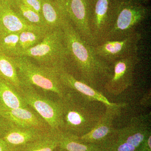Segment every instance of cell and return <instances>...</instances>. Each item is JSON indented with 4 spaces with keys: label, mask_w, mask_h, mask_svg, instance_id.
Instances as JSON below:
<instances>
[{
    "label": "cell",
    "mask_w": 151,
    "mask_h": 151,
    "mask_svg": "<svg viewBox=\"0 0 151 151\" xmlns=\"http://www.w3.org/2000/svg\"><path fill=\"white\" fill-rule=\"evenodd\" d=\"M62 29L69 55L70 73L77 80L103 92L105 83L112 73L111 64L95 55L92 45L84 40L68 18Z\"/></svg>",
    "instance_id": "1"
},
{
    "label": "cell",
    "mask_w": 151,
    "mask_h": 151,
    "mask_svg": "<svg viewBox=\"0 0 151 151\" xmlns=\"http://www.w3.org/2000/svg\"><path fill=\"white\" fill-rule=\"evenodd\" d=\"M62 111V131L81 137L97 125L106 111L105 104L69 89L59 98Z\"/></svg>",
    "instance_id": "2"
},
{
    "label": "cell",
    "mask_w": 151,
    "mask_h": 151,
    "mask_svg": "<svg viewBox=\"0 0 151 151\" xmlns=\"http://www.w3.org/2000/svg\"><path fill=\"white\" fill-rule=\"evenodd\" d=\"M111 4L114 23L105 40L127 37L150 15V8L144 0H111Z\"/></svg>",
    "instance_id": "3"
},
{
    "label": "cell",
    "mask_w": 151,
    "mask_h": 151,
    "mask_svg": "<svg viewBox=\"0 0 151 151\" xmlns=\"http://www.w3.org/2000/svg\"><path fill=\"white\" fill-rule=\"evenodd\" d=\"M19 56L32 58L40 66L67 70L69 55L62 29L49 31L41 42Z\"/></svg>",
    "instance_id": "4"
},
{
    "label": "cell",
    "mask_w": 151,
    "mask_h": 151,
    "mask_svg": "<svg viewBox=\"0 0 151 151\" xmlns=\"http://www.w3.org/2000/svg\"><path fill=\"white\" fill-rule=\"evenodd\" d=\"M14 58L23 86H36L44 91L54 93L59 98L63 97L68 91L69 89L64 86L60 78L61 70L36 65L27 57Z\"/></svg>",
    "instance_id": "5"
},
{
    "label": "cell",
    "mask_w": 151,
    "mask_h": 151,
    "mask_svg": "<svg viewBox=\"0 0 151 151\" xmlns=\"http://www.w3.org/2000/svg\"><path fill=\"white\" fill-rule=\"evenodd\" d=\"M151 134V113L133 117L127 126L118 129L116 142L107 151H138Z\"/></svg>",
    "instance_id": "6"
},
{
    "label": "cell",
    "mask_w": 151,
    "mask_h": 151,
    "mask_svg": "<svg viewBox=\"0 0 151 151\" xmlns=\"http://www.w3.org/2000/svg\"><path fill=\"white\" fill-rule=\"evenodd\" d=\"M19 93L27 104L47 123L50 129L61 130L62 111L58 98L55 101L48 99L30 86L23 85Z\"/></svg>",
    "instance_id": "7"
},
{
    "label": "cell",
    "mask_w": 151,
    "mask_h": 151,
    "mask_svg": "<svg viewBox=\"0 0 151 151\" xmlns=\"http://www.w3.org/2000/svg\"><path fill=\"white\" fill-rule=\"evenodd\" d=\"M142 38V34L137 31L124 38L105 40L92 45V48L97 57L111 64L118 60L138 54V44Z\"/></svg>",
    "instance_id": "8"
},
{
    "label": "cell",
    "mask_w": 151,
    "mask_h": 151,
    "mask_svg": "<svg viewBox=\"0 0 151 151\" xmlns=\"http://www.w3.org/2000/svg\"><path fill=\"white\" fill-rule=\"evenodd\" d=\"M139 60L137 54L112 63V73L104 86L103 93L117 96L132 86Z\"/></svg>",
    "instance_id": "9"
},
{
    "label": "cell",
    "mask_w": 151,
    "mask_h": 151,
    "mask_svg": "<svg viewBox=\"0 0 151 151\" xmlns=\"http://www.w3.org/2000/svg\"><path fill=\"white\" fill-rule=\"evenodd\" d=\"M114 23L111 0H90L89 26L92 45L105 40Z\"/></svg>",
    "instance_id": "10"
},
{
    "label": "cell",
    "mask_w": 151,
    "mask_h": 151,
    "mask_svg": "<svg viewBox=\"0 0 151 151\" xmlns=\"http://www.w3.org/2000/svg\"><path fill=\"white\" fill-rule=\"evenodd\" d=\"M121 109L106 107V111L99 122L89 133L79 137L82 142L99 146L107 151L114 145L118 137V129L113 122L119 115Z\"/></svg>",
    "instance_id": "11"
},
{
    "label": "cell",
    "mask_w": 151,
    "mask_h": 151,
    "mask_svg": "<svg viewBox=\"0 0 151 151\" xmlns=\"http://www.w3.org/2000/svg\"><path fill=\"white\" fill-rule=\"evenodd\" d=\"M90 0H61L68 18L84 40L92 45L89 26Z\"/></svg>",
    "instance_id": "12"
},
{
    "label": "cell",
    "mask_w": 151,
    "mask_h": 151,
    "mask_svg": "<svg viewBox=\"0 0 151 151\" xmlns=\"http://www.w3.org/2000/svg\"><path fill=\"white\" fill-rule=\"evenodd\" d=\"M0 113L16 127L45 131L51 130L45 121L29 106L25 108L9 109L1 103Z\"/></svg>",
    "instance_id": "13"
},
{
    "label": "cell",
    "mask_w": 151,
    "mask_h": 151,
    "mask_svg": "<svg viewBox=\"0 0 151 151\" xmlns=\"http://www.w3.org/2000/svg\"><path fill=\"white\" fill-rule=\"evenodd\" d=\"M59 76L63 84L67 89H72L105 104L106 107L122 109L127 106L125 103H116L110 102L103 92L94 89L87 84L77 80L65 69L60 71Z\"/></svg>",
    "instance_id": "14"
},
{
    "label": "cell",
    "mask_w": 151,
    "mask_h": 151,
    "mask_svg": "<svg viewBox=\"0 0 151 151\" xmlns=\"http://www.w3.org/2000/svg\"><path fill=\"white\" fill-rule=\"evenodd\" d=\"M38 28H42L30 24L11 6L0 2V34L19 33L25 30Z\"/></svg>",
    "instance_id": "15"
},
{
    "label": "cell",
    "mask_w": 151,
    "mask_h": 151,
    "mask_svg": "<svg viewBox=\"0 0 151 151\" xmlns=\"http://www.w3.org/2000/svg\"><path fill=\"white\" fill-rule=\"evenodd\" d=\"M42 16L48 31L62 28L68 18L61 0H42Z\"/></svg>",
    "instance_id": "16"
},
{
    "label": "cell",
    "mask_w": 151,
    "mask_h": 151,
    "mask_svg": "<svg viewBox=\"0 0 151 151\" xmlns=\"http://www.w3.org/2000/svg\"><path fill=\"white\" fill-rule=\"evenodd\" d=\"M49 131L20 128L13 124L2 139L11 149L19 148L42 137Z\"/></svg>",
    "instance_id": "17"
},
{
    "label": "cell",
    "mask_w": 151,
    "mask_h": 151,
    "mask_svg": "<svg viewBox=\"0 0 151 151\" xmlns=\"http://www.w3.org/2000/svg\"><path fill=\"white\" fill-rule=\"evenodd\" d=\"M0 102L9 109L29 107L17 89L10 83L0 78Z\"/></svg>",
    "instance_id": "18"
},
{
    "label": "cell",
    "mask_w": 151,
    "mask_h": 151,
    "mask_svg": "<svg viewBox=\"0 0 151 151\" xmlns=\"http://www.w3.org/2000/svg\"><path fill=\"white\" fill-rule=\"evenodd\" d=\"M58 147L66 151H104L99 146L82 142L79 137L71 133L58 131Z\"/></svg>",
    "instance_id": "19"
},
{
    "label": "cell",
    "mask_w": 151,
    "mask_h": 151,
    "mask_svg": "<svg viewBox=\"0 0 151 151\" xmlns=\"http://www.w3.org/2000/svg\"><path fill=\"white\" fill-rule=\"evenodd\" d=\"M0 78L12 84L19 93L23 84L19 78L14 58L0 52Z\"/></svg>",
    "instance_id": "20"
},
{
    "label": "cell",
    "mask_w": 151,
    "mask_h": 151,
    "mask_svg": "<svg viewBox=\"0 0 151 151\" xmlns=\"http://www.w3.org/2000/svg\"><path fill=\"white\" fill-rule=\"evenodd\" d=\"M58 131L50 130L42 137L17 149L19 151H54L59 145Z\"/></svg>",
    "instance_id": "21"
},
{
    "label": "cell",
    "mask_w": 151,
    "mask_h": 151,
    "mask_svg": "<svg viewBox=\"0 0 151 151\" xmlns=\"http://www.w3.org/2000/svg\"><path fill=\"white\" fill-rule=\"evenodd\" d=\"M47 32L48 31L45 29L38 28L25 30L20 32L18 44V56L22 52L29 49L41 42Z\"/></svg>",
    "instance_id": "22"
},
{
    "label": "cell",
    "mask_w": 151,
    "mask_h": 151,
    "mask_svg": "<svg viewBox=\"0 0 151 151\" xmlns=\"http://www.w3.org/2000/svg\"><path fill=\"white\" fill-rule=\"evenodd\" d=\"M12 8L30 24L47 30L42 15L25 5L20 0H17Z\"/></svg>",
    "instance_id": "23"
},
{
    "label": "cell",
    "mask_w": 151,
    "mask_h": 151,
    "mask_svg": "<svg viewBox=\"0 0 151 151\" xmlns=\"http://www.w3.org/2000/svg\"><path fill=\"white\" fill-rule=\"evenodd\" d=\"M19 33L0 34V52L12 57L18 56V44Z\"/></svg>",
    "instance_id": "24"
},
{
    "label": "cell",
    "mask_w": 151,
    "mask_h": 151,
    "mask_svg": "<svg viewBox=\"0 0 151 151\" xmlns=\"http://www.w3.org/2000/svg\"><path fill=\"white\" fill-rule=\"evenodd\" d=\"M24 4L42 15V0H20Z\"/></svg>",
    "instance_id": "25"
},
{
    "label": "cell",
    "mask_w": 151,
    "mask_h": 151,
    "mask_svg": "<svg viewBox=\"0 0 151 151\" xmlns=\"http://www.w3.org/2000/svg\"><path fill=\"white\" fill-rule=\"evenodd\" d=\"M12 126V123L3 117L0 113V139L5 136Z\"/></svg>",
    "instance_id": "26"
},
{
    "label": "cell",
    "mask_w": 151,
    "mask_h": 151,
    "mask_svg": "<svg viewBox=\"0 0 151 151\" xmlns=\"http://www.w3.org/2000/svg\"><path fill=\"white\" fill-rule=\"evenodd\" d=\"M140 104L142 106L145 107L150 106L151 104V91L150 89L147 92H146L140 101Z\"/></svg>",
    "instance_id": "27"
},
{
    "label": "cell",
    "mask_w": 151,
    "mask_h": 151,
    "mask_svg": "<svg viewBox=\"0 0 151 151\" xmlns=\"http://www.w3.org/2000/svg\"><path fill=\"white\" fill-rule=\"evenodd\" d=\"M138 151H151V134L143 142Z\"/></svg>",
    "instance_id": "28"
},
{
    "label": "cell",
    "mask_w": 151,
    "mask_h": 151,
    "mask_svg": "<svg viewBox=\"0 0 151 151\" xmlns=\"http://www.w3.org/2000/svg\"><path fill=\"white\" fill-rule=\"evenodd\" d=\"M12 149L9 147L2 138L0 139V151H10Z\"/></svg>",
    "instance_id": "29"
},
{
    "label": "cell",
    "mask_w": 151,
    "mask_h": 151,
    "mask_svg": "<svg viewBox=\"0 0 151 151\" xmlns=\"http://www.w3.org/2000/svg\"><path fill=\"white\" fill-rule=\"evenodd\" d=\"M16 1L17 0H0V2L9 6L12 8L15 4Z\"/></svg>",
    "instance_id": "30"
},
{
    "label": "cell",
    "mask_w": 151,
    "mask_h": 151,
    "mask_svg": "<svg viewBox=\"0 0 151 151\" xmlns=\"http://www.w3.org/2000/svg\"><path fill=\"white\" fill-rule=\"evenodd\" d=\"M54 151H66L65 150H63V149L60 148L58 147L57 148H56V149H55V150Z\"/></svg>",
    "instance_id": "31"
},
{
    "label": "cell",
    "mask_w": 151,
    "mask_h": 151,
    "mask_svg": "<svg viewBox=\"0 0 151 151\" xmlns=\"http://www.w3.org/2000/svg\"><path fill=\"white\" fill-rule=\"evenodd\" d=\"M144 2L147 4H148L150 3V0H144Z\"/></svg>",
    "instance_id": "32"
},
{
    "label": "cell",
    "mask_w": 151,
    "mask_h": 151,
    "mask_svg": "<svg viewBox=\"0 0 151 151\" xmlns=\"http://www.w3.org/2000/svg\"><path fill=\"white\" fill-rule=\"evenodd\" d=\"M10 151H19V150L18 149H12V150H11Z\"/></svg>",
    "instance_id": "33"
}]
</instances>
